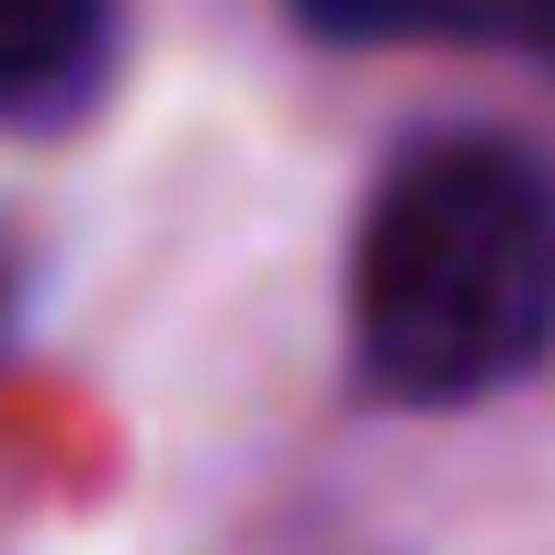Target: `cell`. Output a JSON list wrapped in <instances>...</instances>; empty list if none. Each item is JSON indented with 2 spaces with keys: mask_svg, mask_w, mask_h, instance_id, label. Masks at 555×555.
<instances>
[{
  "mask_svg": "<svg viewBox=\"0 0 555 555\" xmlns=\"http://www.w3.org/2000/svg\"><path fill=\"white\" fill-rule=\"evenodd\" d=\"M318 46H499L555 80V0H284Z\"/></svg>",
  "mask_w": 555,
  "mask_h": 555,
  "instance_id": "3",
  "label": "cell"
},
{
  "mask_svg": "<svg viewBox=\"0 0 555 555\" xmlns=\"http://www.w3.org/2000/svg\"><path fill=\"white\" fill-rule=\"evenodd\" d=\"M114 0H0V125H68L114 80Z\"/></svg>",
  "mask_w": 555,
  "mask_h": 555,
  "instance_id": "2",
  "label": "cell"
},
{
  "mask_svg": "<svg viewBox=\"0 0 555 555\" xmlns=\"http://www.w3.org/2000/svg\"><path fill=\"white\" fill-rule=\"evenodd\" d=\"M12 307H23V272H12V249H0V340H12Z\"/></svg>",
  "mask_w": 555,
  "mask_h": 555,
  "instance_id": "4",
  "label": "cell"
},
{
  "mask_svg": "<svg viewBox=\"0 0 555 555\" xmlns=\"http://www.w3.org/2000/svg\"><path fill=\"white\" fill-rule=\"evenodd\" d=\"M555 351V170L511 137H420L351 238V363L397 409H476Z\"/></svg>",
  "mask_w": 555,
  "mask_h": 555,
  "instance_id": "1",
  "label": "cell"
}]
</instances>
